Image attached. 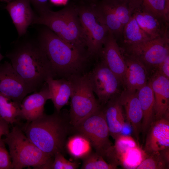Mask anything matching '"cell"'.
Masks as SVG:
<instances>
[{
	"mask_svg": "<svg viewBox=\"0 0 169 169\" xmlns=\"http://www.w3.org/2000/svg\"><path fill=\"white\" fill-rule=\"evenodd\" d=\"M144 150L147 154L169 147V121L163 117L154 120L148 129Z\"/></svg>",
	"mask_w": 169,
	"mask_h": 169,
	"instance_id": "obj_16",
	"label": "cell"
},
{
	"mask_svg": "<svg viewBox=\"0 0 169 169\" xmlns=\"http://www.w3.org/2000/svg\"><path fill=\"white\" fill-rule=\"evenodd\" d=\"M50 99L48 86L45 82L39 90L23 99L20 105V117L26 120L27 123L37 119L44 113L45 104Z\"/></svg>",
	"mask_w": 169,
	"mask_h": 169,
	"instance_id": "obj_17",
	"label": "cell"
},
{
	"mask_svg": "<svg viewBox=\"0 0 169 169\" xmlns=\"http://www.w3.org/2000/svg\"><path fill=\"white\" fill-rule=\"evenodd\" d=\"M113 10L124 26L132 17L141 0H102Z\"/></svg>",
	"mask_w": 169,
	"mask_h": 169,
	"instance_id": "obj_24",
	"label": "cell"
},
{
	"mask_svg": "<svg viewBox=\"0 0 169 169\" xmlns=\"http://www.w3.org/2000/svg\"><path fill=\"white\" fill-rule=\"evenodd\" d=\"M52 3L55 4H61L63 3L64 0H50Z\"/></svg>",
	"mask_w": 169,
	"mask_h": 169,
	"instance_id": "obj_37",
	"label": "cell"
},
{
	"mask_svg": "<svg viewBox=\"0 0 169 169\" xmlns=\"http://www.w3.org/2000/svg\"><path fill=\"white\" fill-rule=\"evenodd\" d=\"M91 0L95 1V0Z\"/></svg>",
	"mask_w": 169,
	"mask_h": 169,
	"instance_id": "obj_39",
	"label": "cell"
},
{
	"mask_svg": "<svg viewBox=\"0 0 169 169\" xmlns=\"http://www.w3.org/2000/svg\"><path fill=\"white\" fill-rule=\"evenodd\" d=\"M99 57L123 85L125 63L122 49L110 31Z\"/></svg>",
	"mask_w": 169,
	"mask_h": 169,
	"instance_id": "obj_12",
	"label": "cell"
},
{
	"mask_svg": "<svg viewBox=\"0 0 169 169\" xmlns=\"http://www.w3.org/2000/svg\"><path fill=\"white\" fill-rule=\"evenodd\" d=\"M137 92L143 113L141 131L144 135L154 120V96L150 81Z\"/></svg>",
	"mask_w": 169,
	"mask_h": 169,
	"instance_id": "obj_22",
	"label": "cell"
},
{
	"mask_svg": "<svg viewBox=\"0 0 169 169\" xmlns=\"http://www.w3.org/2000/svg\"><path fill=\"white\" fill-rule=\"evenodd\" d=\"M3 139L0 140V169H12V162Z\"/></svg>",
	"mask_w": 169,
	"mask_h": 169,
	"instance_id": "obj_33",
	"label": "cell"
},
{
	"mask_svg": "<svg viewBox=\"0 0 169 169\" xmlns=\"http://www.w3.org/2000/svg\"><path fill=\"white\" fill-rule=\"evenodd\" d=\"M9 125L0 116V140L3 136H6L9 132Z\"/></svg>",
	"mask_w": 169,
	"mask_h": 169,
	"instance_id": "obj_36",
	"label": "cell"
},
{
	"mask_svg": "<svg viewBox=\"0 0 169 169\" xmlns=\"http://www.w3.org/2000/svg\"><path fill=\"white\" fill-rule=\"evenodd\" d=\"M7 3L8 12L19 37L26 34L28 26L33 24L36 15L30 6V0H1Z\"/></svg>",
	"mask_w": 169,
	"mask_h": 169,
	"instance_id": "obj_13",
	"label": "cell"
},
{
	"mask_svg": "<svg viewBox=\"0 0 169 169\" xmlns=\"http://www.w3.org/2000/svg\"><path fill=\"white\" fill-rule=\"evenodd\" d=\"M114 148V160L116 163V158L128 149L138 145L136 141L131 136L128 135L120 134L115 139Z\"/></svg>",
	"mask_w": 169,
	"mask_h": 169,
	"instance_id": "obj_31",
	"label": "cell"
},
{
	"mask_svg": "<svg viewBox=\"0 0 169 169\" xmlns=\"http://www.w3.org/2000/svg\"><path fill=\"white\" fill-rule=\"evenodd\" d=\"M104 110L105 120L110 135L114 139L121 134L125 126L122 107L118 98L114 97L109 101Z\"/></svg>",
	"mask_w": 169,
	"mask_h": 169,
	"instance_id": "obj_21",
	"label": "cell"
},
{
	"mask_svg": "<svg viewBox=\"0 0 169 169\" xmlns=\"http://www.w3.org/2000/svg\"><path fill=\"white\" fill-rule=\"evenodd\" d=\"M122 49L125 63L123 85L128 91H137L148 83L147 69L138 59Z\"/></svg>",
	"mask_w": 169,
	"mask_h": 169,
	"instance_id": "obj_14",
	"label": "cell"
},
{
	"mask_svg": "<svg viewBox=\"0 0 169 169\" xmlns=\"http://www.w3.org/2000/svg\"><path fill=\"white\" fill-rule=\"evenodd\" d=\"M122 48L128 54L140 61L147 69H156L169 56V35Z\"/></svg>",
	"mask_w": 169,
	"mask_h": 169,
	"instance_id": "obj_9",
	"label": "cell"
},
{
	"mask_svg": "<svg viewBox=\"0 0 169 169\" xmlns=\"http://www.w3.org/2000/svg\"><path fill=\"white\" fill-rule=\"evenodd\" d=\"M74 128L88 140L96 152L113 163V145L109 138L104 110L100 109Z\"/></svg>",
	"mask_w": 169,
	"mask_h": 169,
	"instance_id": "obj_7",
	"label": "cell"
},
{
	"mask_svg": "<svg viewBox=\"0 0 169 169\" xmlns=\"http://www.w3.org/2000/svg\"><path fill=\"white\" fill-rule=\"evenodd\" d=\"M48 0H30L35 9L38 13L49 8L48 4Z\"/></svg>",
	"mask_w": 169,
	"mask_h": 169,
	"instance_id": "obj_35",
	"label": "cell"
},
{
	"mask_svg": "<svg viewBox=\"0 0 169 169\" xmlns=\"http://www.w3.org/2000/svg\"><path fill=\"white\" fill-rule=\"evenodd\" d=\"M151 39L140 27L132 16L124 26L120 43L122 46L121 47L138 44Z\"/></svg>",
	"mask_w": 169,
	"mask_h": 169,
	"instance_id": "obj_23",
	"label": "cell"
},
{
	"mask_svg": "<svg viewBox=\"0 0 169 169\" xmlns=\"http://www.w3.org/2000/svg\"><path fill=\"white\" fill-rule=\"evenodd\" d=\"M154 96V120L164 117L169 110V79L156 73L150 81Z\"/></svg>",
	"mask_w": 169,
	"mask_h": 169,
	"instance_id": "obj_19",
	"label": "cell"
},
{
	"mask_svg": "<svg viewBox=\"0 0 169 169\" xmlns=\"http://www.w3.org/2000/svg\"><path fill=\"white\" fill-rule=\"evenodd\" d=\"M168 163L161 151H157L147 154L146 157L136 169H165L168 165Z\"/></svg>",
	"mask_w": 169,
	"mask_h": 169,
	"instance_id": "obj_30",
	"label": "cell"
},
{
	"mask_svg": "<svg viewBox=\"0 0 169 169\" xmlns=\"http://www.w3.org/2000/svg\"><path fill=\"white\" fill-rule=\"evenodd\" d=\"M67 79L72 85L70 121L74 127L101 108L95 96L88 73L73 75Z\"/></svg>",
	"mask_w": 169,
	"mask_h": 169,
	"instance_id": "obj_6",
	"label": "cell"
},
{
	"mask_svg": "<svg viewBox=\"0 0 169 169\" xmlns=\"http://www.w3.org/2000/svg\"><path fill=\"white\" fill-rule=\"evenodd\" d=\"M30 93L10 62L0 64V93L20 106L23 99Z\"/></svg>",
	"mask_w": 169,
	"mask_h": 169,
	"instance_id": "obj_11",
	"label": "cell"
},
{
	"mask_svg": "<svg viewBox=\"0 0 169 169\" xmlns=\"http://www.w3.org/2000/svg\"><path fill=\"white\" fill-rule=\"evenodd\" d=\"M76 6L88 54L99 56L109 30L98 17L93 3Z\"/></svg>",
	"mask_w": 169,
	"mask_h": 169,
	"instance_id": "obj_8",
	"label": "cell"
},
{
	"mask_svg": "<svg viewBox=\"0 0 169 169\" xmlns=\"http://www.w3.org/2000/svg\"><path fill=\"white\" fill-rule=\"evenodd\" d=\"M156 69V73L169 79V56L160 63Z\"/></svg>",
	"mask_w": 169,
	"mask_h": 169,
	"instance_id": "obj_34",
	"label": "cell"
},
{
	"mask_svg": "<svg viewBox=\"0 0 169 169\" xmlns=\"http://www.w3.org/2000/svg\"><path fill=\"white\" fill-rule=\"evenodd\" d=\"M6 56L31 92L39 90L49 77H56L37 38L18 40Z\"/></svg>",
	"mask_w": 169,
	"mask_h": 169,
	"instance_id": "obj_1",
	"label": "cell"
},
{
	"mask_svg": "<svg viewBox=\"0 0 169 169\" xmlns=\"http://www.w3.org/2000/svg\"><path fill=\"white\" fill-rule=\"evenodd\" d=\"M91 146L88 140L79 134L70 138L66 144L69 154L76 159L84 158L90 153Z\"/></svg>",
	"mask_w": 169,
	"mask_h": 169,
	"instance_id": "obj_26",
	"label": "cell"
},
{
	"mask_svg": "<svg viewBox=\"0 0 169 169\" xmlns=\"http://www.w3.org/2000/svg\"><path fill=\"white\" fill-rule=\"evenodd\" d=\"M117 165L107 162L105 158L96 152L90 153L83 158L82 169H114Z\"/></svg>",
	"mask_w": 169,
	"mask_h": 169,
	"instance_id": "obj_29",
	"label": "cell"
},
{
	"mask_svg": "<svg viewBox=\"0 0 169 169\" xmlns=\"http://www.w3.org/2000/svg\"><path fill=\"white\" fill-rule=\"evenodd\" d=\"M60 111L50 115L44 113L37 119L27 123L24 133L36 146L51 157L62 153L68 127Z\"/></svg>",
	"mask_w": 169,
	"mask_h": 169,
	"instance_id": "obj_3",
	"label": "cell"
},
{
	"mask_svg": "<svg viewBox=\"0 0 169 169\" xmlns=\"http://www.w3.org/2000/svg\"><path fill=\"white\" fill-rule=\"evenodd\" d=\"M38 14L33 24L47 27L63 40L87 53L76 5L69 4L57 11L49 8Z\"/></svg>",
	"mask_w": 169,
	"mask_h": 169,
	"instance_id": "obj_4",
	"label": "cell"
},
{
	"mask_svg": "<svg viewBox=\"0 0 169 169\" xmlns=\"http://www.w3.org/2000/svg\"><path fill=\"white\" fill-rule=\"evenodd\" d=\"M54 157V160L50 165L49 169H75L78 167L76 162L67 160L61 152L56 153Z\"/></svg>",
	"mask_w": 169,
	"mask_h": 169,
	"instance_id": "obj_32",
	"label": "cell"
},
{
	"mask_svg": "<svg viewBox=\"0 0 169 169\" xmlns=\"http://www.w3.org/2000/svg\"><path fill=\"white\" fill-rule=\"evenodd\" d=\"M20 106L7 96L0 93V116L9 124L17 121L20 116Z\"/></svg>",
	"mask_w": 169,
	"mask_h": 169,
	"instance_id": "obj_27",
	"label": "cell"
},
{
	"mask_svg": "<svg viewBox=\"0 0 169 169\" xmlns=\"http://www.w3.org/2000/svg\"><path fill=\"white\" fill-rule=\"evenodd\" d=\"M52 101L57 112L68 102L71 95L72 85L70 81L67 79L62 78L55 79L49 77L46 81Z\"/></svg>",
	"mask_w": 169,
	"mask_h": 169,
	"instance_id": "obj_20",
	"label": "cell"
},
{
	"mask_svg": "<svg viewBox=\"0 0 169 169\" xmlns=\"http://www.w3.org/2000/svg\"><path fill=\"white\" fill-rule=\"evenodd\" d=\"M147 155L144 151L138 145L130 148L119 156L116 163L125 169H136Z\"/></svg>",
	"mask_w": 169,
	"mask_h": 169,
	"instance_id": "obj_25",
	"label": "cell"
},
{
	"mask_svg": "<svg viewBox=\"0 0 169 169\" xmlns=\"http://www.w3.org/2000/svg\"><path fill=\"white\" fill-rule=\"evenodd\" d=\"M4 57V56L0 52V63Z\"/></svg>",
	"mask_w": 169,
	"mask_h": 169,
	"instance_id": "obj_38",
	"label": "cell"
},
{
	"mask_svg": "<svg viewBox=\"0 0 169 169\" xmlns=\"http://www.w3.org/2000/svg\"><path fill=\"white\" fill-rule=\"evenodd\" d=\"M88 74L93 91L99 103H107L119 93L121 83L101 59Z\"/></svg>",
	"mask_w": 169,
	"mask_h": 169,
	"instance_id": "obj_10",
	"label": "cell"
},
{
	"mask_svg": "<svg viewBox=\"0 0 169 169\" xmlns=\"http://www.w3.org/2000/svg\"><path fill=\"white\" fill-rule=\"evenodd\" d=\"M144 9L169 21V0H141Z\"/></svg>",
	"mask_w": 169,
	"mask_h": 169,
	"instance_id": "obj_28",
	"label": "cell"
},
{
	"mask_svg": "<svg viewBox=\"0 0 169 169\" xmlns=\"http://www.w3.org/2000/svg\"><path fill=\"white\" fill-rule=\"evenodd\" d=\"M37 38L56 77L67 79L79 74L87 61V54L63 40L45 26L40 30Z\"/></svg>",
	"mask_w": 169,
	"mask_h": 169,
	"instance_id": "obj_2",
	"label": "cell"
},
{
	"mask_svg": "<svg viewBox=\"0 0 169 169\" xmlns=\"http://www.w3.org/2000/svg\"><path fill=\"white\" fill-rule=\"evenodd\" d=\"M132 16L151 39L169 35V21L144 9L141 5L135 10Z\"/></svg>",
	"mask_w": 169,
	"mask_h": 169,
	"instance_id": "obj_15",
	"label": "cell"
},
{
	"mask_svg": "<svg viewBox=\"0 0 169 169\" xmlns=\"http://www.w3.org/2000/svg\"><path fill=\"white\" fill-rule=\"evenodd\" d=\"M118 98L125 110L127 120L138 143L141 131L143 113L137 91H130L125 90Z\"/></svg>",
	"mask_w": 169,
	"mask_h": 169,
	"instance_id": "obj_18",
	"label": "cell"
},
{
	"mask_svg": "<svg viewBox=\"0 0 169 169\" xmlns=\"http://www.w3.org/2000/svg\"><path fill=\"white\" fill-rule=\"evenodd\" d=\"M3 139L9 149L12 169H49L52 157L46 154L27 137L19 127L15 126Z\"/></svg>",
	"mask_w": 169,
	"mask_h": 169,
	"instance_id": "obj_5",
	"label": "cell"
}]
</instances>
